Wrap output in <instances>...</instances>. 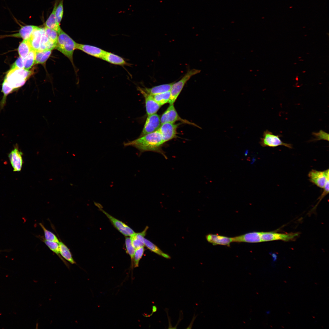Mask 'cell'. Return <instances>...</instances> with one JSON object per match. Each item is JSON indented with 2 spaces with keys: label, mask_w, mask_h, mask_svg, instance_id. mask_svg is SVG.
<instances>
[{
  "label": "cell",
  "mask_w": 329,
  "mask_h": 329,
  "mask_svg": "<svg viewBox=\"0 0 329 329\" xmlns=\"http://www.w3.org/2000/svg\"><path fill=\"white\" fill-rule=\"evenodd\" d=\"M164 143L161 136L157 130L139 137L133 140L125 142L123 144L125 147H133L141 153L147 151L157 152L161 154L167 159V156L161 149Z\"/></svg>",
  "instance_id": "cell-1"
},
{
  "label": "cell",
  "mask_w": 329,
  "mask_h": 329,
  "mask_svg": "<svg viewBox=\"0 0 329 329\" xmlns=\"http://www.w3.org/2000/svg\"><path fill=\"white\" fill-rule=\"evenodd\" d=\"M33 73V71L24 69H11L5 79L15 90L23 86Z\"/></svg>",
  "instance_id": "cell-2"
},
{
  "label": "cell",
  "mask_w": 329,
  "mask_h": 329,
  "mask_svg": "<svg viewBox=\"0 0 329 329\" xmlns=\"http://www.w3.org/2000/svg\"><path fill=\"white\" fill-rule=\"evenodd\" d=\"M77 43L62 30L58 34L55 48L73 63V54Z\"/></svg>",
  "instance_id": "cell-3"
},
{
  "label": "cell",
  "mask_w": 329,
  "mask_h": 329,
  "mask_svg": "<svg viewBox=\"0 0 329 329\" xmlns=\"http://www.w3.org/2000/svg\"><path fill=\"white\" fill-rule=\"evenodd\" d=\"M201 70L193 69L188 70L182 77L177 82H174L171 90V96L168 103L174 104L186 83L193 76L199 73Z\"/></svg>",
  "instance_id": "cell-4"
},
{
  "label": "cell",
  "mask_w": 329,
  "mask_h": 329,
  "mask_svg": "<svg viewBox=\"0 0 329 329\" xmlns=\"http://www.w3.org/2000/svg\"><path fill=\"white\" fill-rule=\"evenodd\" d=\"M280 136L273 134L267 130L264 132L263 137L260 138V144L263 147H274L283 146L289 148H292L291 144L283 142L280 138Z\"/></svg>",
  "instance_id": "cell-5"
},
{
  "label": "cell",
  "mask_w": 329,
  "mask_h": 329,
  "mask_svg": "<svg viewBox=\"0 0 329 329\" xmlns=\"http://www.w3.org/2000/svg\"><path fill=\"white\" fill-rule=\"evenodd\" d=\"M299 234L298 232L283 233L273 232H260V237L262 242L275 240L289 241L295 240Z\"/></svg>",
  "instance_id": "cell-6"
},
{
  "label": "cell",
  "mask_w": 329,
  "mask_h": 329,
  "mask_svg": "<svg viewBox=\"0 0 329 329\" xmlns=\"http://www.w3.org/2000/svg\"><path fill=\"white\" fill-rule=\"evenodd\" d=\"M95 204L108 218L114 226L125 236H131L135 232L129 226L120 220L116 218L104 211L99 203H95Z\"/></svg>",
  "instance_id": "cell-7"
},
{
  "label": "cell",
  "mask_w": 329,
  "mask_h": 329,
  "mask_svg": "<svg viewBox=\"0 0 329 329\" xmlns=\"http://www.w3.org/2000/svg\"><path fill=\"white\" fill-rule=\"evenodd\" d=\"M160 121L161 124L167 122L174 123L176 121H180L183 123L191 125L200 128L194 123L182 119L178 114L174 104H170L161 115Z\"/></svg>",
  "instance_id": "cell-8"
},
{
  "label": "cell",
  "mask_w": 329,
  "mask_h": 329,
  "mask_svg": "<svg viewBox=\"0 0 329 329\" xmlns=\"http://www.w3.org/2000/svg\"><path fill=\"white\" fill-rule=\"evenodd\" d=\"M310 181L317 187L323 189L327 179H329L328 169L323 171L311 170L308 174Z\"/></svg>",
  "instance_id": "cell-9"
},
{
  "label": "cell",
  "mask_w": 329,
  "mask_h": 329,
  "mask_svg": "<svg viewBox=\"0 0 329 329\" xmlns=\"http://www.w3.org/2000/svg\"><path fill=\"white\" fill-rule=\"evenodd\" d=\"M140 137L157 130L161 125L159 116L155 113L147 115Z\"/></svg>",
  "instance_id": "cell-10"
},
{
  "label": "cell",
  "mask_w": 329,
  "mask_h": 329,
  "mask_svg": "<svg viewBox=\"0 0 329 329\" xmlns=\"http://www.w3.org/2000/svg\"><path fill=\"white\" fill-rule=\"evenodd\" d=\"M179 125V124L170 122L161 124L158 130L164 143L176 137L177 129Z\"/></svg>",
  "instance_id": "cell-11"
},
{
  "label": "cell",
  "mask_w": 329,
  "mask_h": 329,
  "mask_svg": "<svg viewBox=\"0 0 329 329\" xmlns=\"http://www.w3.org/2000/svg\"><path fill=\"white\" fill-rule=\"evenodd\" d=\"M137 88L144 97L146 111L147 115L156 113L161 106L155 101L153 95L147 93L140 87H138Z\"/></svg>",
  "instance_id": "cell-12"
},
{
  "label": "cell",
  "mask_w": 329,
  "mask_h": 329,
  "mask_svg": "<svg viewBox=\"0 0 329 329\" xmlns=\"http://www.w3.org/2000/svg\"><path fill=\"white\" fill-rule=\"evenodd\" d=\"M23 153L16 147L15 148L9 153L8 157L14 172L21 171L23 165Z\"/></svg>",
  "instance_id": "cell-13"
},
{
  "label": "cell",
  "mask_w": 329,
  "mask_h": 329,
  "mask_svg": "<svg viewBox=\"0 0 329 329\" xmlns=\"http://www.w3.org/2000/svg\"><path fill=\"white\" fill-rule=\"evenodd\" d=\"M232 242L257 243L262 242L260 232H253L232 238Z\"/></svg>",
  "instance_id": "cell-14"
},
{
  "label": "cell",
  "mask_w": 329,
  "mask_h": 329,
  "mask_svg": "<svg viewBox=\"0 0 329 329\" xmlns=\"http://www.w3.org/2000/svg\"><path fill=\"white\" fill-rule=\"evenodd\" d=\"M76 49L81 50L91 56L100 59H101L105 51L96 46L77 43Z\"/></svg>",
  "instance_id": "cell-15"
},
{
  "label": "cell",
  "mask_w": 329,
  "mask_h": 329,
  "mask_svg": "<svg viewBox=\"0 0 329 329\" xmlns=\"http://www.w3.org/2000/svg\"><path fill=\"white\" fill-rule=\"evenodd\" d=\"M207 241L214 245H221L229 246L232 242V238L219 235L218 234H208L206 235Z\"/></svg>",
  "instance_id": "cell-16"
},
{
  "label": "cell",
  "mask_w": 329,
  "mask_h": 329,
  "mask_svg": "<svg viewBox=\"0 0 329 329\" xmlns=\"http://www.w3.org/2000/svg\"><path fill=\"white\" fill-rule=\"evenodd\" d=\"M44 29V28L37 26L29 39L32 49L35 51L39 50L41 35Z\"/></svg>",
  "instance_id": "cell-17"
},
{
  "label": "cell",
  "mask_w": 329,
  "mask_h": 329,
  "mask_svg": "<svg viewBox=\"0 0 329 329\" xmlns=\"http://www.w3.org/2000/svg\"><path fill=\"white\" fill-rule=\"evenodd\" d=\"M101 59L114 65H128V63L122 58L117 55L106 51Z\"/></svg>",
  "instance_id": "cell-18"
},
{
  "label": "cell",
  "mask_w": 329,
  "mask_h": 329,
  "mask_svg": "<svg viewBox=\"0 0 329 329\" xmlns=\"http://www.w3.org/2000/svg\"><path fill=\"white\" fill-rule=\"evenodd\" d=\"M148 228V227L146 226L142 232L138 233L135 232L130 236L132 244L135 249L145 246L144 236L146 234Z\"/></svg>",
  "instance_id": "cell-19"
},
{
  "label": "cell",
  "mask_w": 329,
  "mask_h": 329,
  "mask_svg": "<svg viewBox=\"0 0 329 329\" xmlns=\"http://www.w3.org/2000/svg\"><path fill=\"white\" fill-rule=\"evenodd\" d=\"M37 27L36 26L32 25L22 26L18 32L9 36L21 38L23 40H29L33 31Z\"/></svg>",
  "instance_id": "cell-20"
},
{
  "label": "cell",
  "mask_w": 329,
  "mask_h": 329,
  "mask_svg": "<svg viewBox=\"0 0 329 329\" xmlns=\"http://www.w3.org/2000/svg\"><path fill=\"white\" fill-rule=\"evenodd\" d=\"M174 82L163 84L154 86L152 87L142 88V89L147 93L152 95L170 91Z\"/></svg>",
  "instance_id": "cell-21"
},
{
  "label": "cell",
  "mask_w": 329,
  "mask_h": 329,
  "mask_svg": "<svg viewBox=\"0 0 329 329\" xmlns=\"http://www.w3.org/2000/svg\"><path fill=\"white\" fill-rule=\"evenodd\" d=\"M57 5V2H56L52 12L46 21L45 27L55 30L58 34L62 30L59 26V24L57 22L56 17L55 13Z\"/></svg>",
  "instance_id": "cell-22"
},
{
  "label": "cell",
  "mask_w": 329,
  "mask_h": 329,
  "mask_svg": "<svg viewBox=\"0 0 329 329\" xmlns=\"http://www.w3.org/2000/svg\"><path fill=\"white\" fill-rule=\"evenodd\" d=\"M61 255L71 264H76L69 249L63 242L60 241L58 243Z\"/></svg>",
  "instance_id": "cell-23"
},
{
  "label": "cell",
  "mask_w": 329,
  "mask_h": 329,
  "mask_svg": "<svg viewBox=\"0 0 329 329\" xmlns=\"http://www.w3.org/2000/svg\"><path fill=\"white\" fill-rule=\"evenodd\" d=\"M42 241L50 250L57 255L66 266L69 269L70 268L69 264L64 259L60 254L58 243L55 242L47 240L44 239Z\"/></svg>",
  "instance_id": "cell-24"
},
{
  "label": "cell",
  "mask_w": 329,
  "mask_h": 329,
  "mask_svg": "<svg viewBox=\"0 0 329 329\" xmlns=\"http://www.w3.org/2000/svg\"><path fill=\"white\" fill-rule=\"evenodd\" d=\"M144 246L151 251L165 258H171L169 255L164 253L157 246L149 240L144 238Z\"/></svg>",
  "instance_id": "cell-25"
},
{
  "label": "cell",
  "mask_w": 329,
  "mask_h": 329,
  "mask_svg": "<svg viewBox=\"0 0 329 329\" xmlns=\"http://www.w3.org/2000/svg\"><path fill=\"white\" fill-rule=\"evenodd\" d=\"M32 49L29 40H23L20 44L18 51L20 57L24 59Z\"/></svg>",
  "instance_id": "cell-26"
},
{
  "label": "cell",
  "mask_w": 329,
  "mask_h": 329,
  "mask_svg": "<svg viewBox=\"0 0 329 329\" xmlns=\"http://www.w3.org/2000/svg\"><path fill=\"white\" fill-rule=\"evenodd\" d=\"M14 90L12 88L4 79L2 83V91L3 93V96L0 103V108L2 109L5 104L7 96L12 93Z\"/></svg>",
  "instance_id": "cell-27"
},
{
  "label": "cell",
  "mask_w": 329,
  "mask_h": 329,
  "mask_svg": "<svg viewBox=\"0 0 329 329\" xmlns=\"http://www.w3.org/2000/svg\"><path fill=\"white\" fill-rule=\"evenodd\" d=\"M51 53V50L36 51L35 63H44L49 57Z\"/></svg>",
  "instance_id": "cell-28"
},
{
  "label": "cell",
  "mask_w": 329,
  "mask_h": 329,
  "mask_svg": "<svg viewBox=\"0 0 329 329\" xmlns=\"http://www.w3.org/2000/svg\"><path fill=\"white\" fill-rule=\"evenodd\" d=\"M171 96L170 91L153 95L155 101L159 105L162 106L168 103Z\"/></svg>",
  "instance_id": "cell-29"
},
{
  "label": "cell",
  "mask_w": 329,
  "mask_h": 329,
  "mask_svg": "<svg viewBox=\"0 0 329 329\" xmlns=\"http://www.w3.org/2000/svg\"><path fill=\"white\" fill-rule=\"evenodd\" d=\"M35 52L32 49L27 56L23 59L24 69L29 70L33 65L35 62Z\"/></svg>",
  "instance_id": "cell-30"
},
{
  "label": "cell",
  "mask_w": 329,
  "mask_h": 329,
  "mask_svg": "<svg viewBox=\"0 0 329 329\" xmlns=\"http://www.w3.org/2000/svg\"><path fill=\"white\" fill-rule=\"evenodd\" d=\"M126 252L130 256L132 262V267H133V260L135 249L133 246L130 237H126L125 241Z\"/></svg>",
  "instance_id": "cell-31"
},
{
  "label": "cell",
  "mask_w": 329,
  "mask_h": 329,
  "mask_svg": "<svg viewBox=\"0 0 329 329\" xmlns=\"http://www.w3.org/2000/svg\"><path fill=\"white\" fill-rule=\"evenodd\" d=\"M144 251V247L135 249L133 260V267L134 268L139 267L140 261L143 255Z\"/></svg>",
  "instance_id": "cell-32"
},
{
  "label": "cell",
  "mask_w": 329,
  "mask_h": 329,
  "mask_svg": "<svg viewBox=\"0 0 329 329\" xmlns=\"http://www.w3.org/2000/svg\"><path fill=\"white\" fill-rule=\"evenodd\" d=\"M39 225L44 231L46 240L59 243V241L58 239L54 233L46 229L42 223H40Z\"/></svg>",
  "instance_id": "cell-33"
},
{
  "label": "cell",
  "mask_w": 329,
  "mask_h": 329,
  "mask_svg": "<svg viewBox=\"0 0 329 329\" xmlns=\"http://www.w3.org/2000/svg\"><path fill=\"white\" fill-rule=\"evenodd\" d=\"M312 135L315 137L312 141H316L320 140H325L329 141V134L322 130H320L319 132H313Z\"/></svg>",
  "instance_id": "cell-34"
},
{
  "label": "cell",
  "mask_w": 329,
  "mask_h": 329,
  "mask_svg": "<svg viewBox=\"0 0 329 329\" xmlns=\"http://www.w3.org/2000/svg\"><path fill=\"white\" fill-rule=\"evenodd\" d=\"M55 16L58 23L59 24L63 14V0H61L55 10Z\"/></svg>",
  "instance_id": "cell-35"
},
{
  "label": "cell",
  "mask_w": 329,
  "mask_h": 329,
  "mask_svg": "<svg viewBox=\"0 0 329 329\" xmlns=\"http://www.w3.org/2000/svg\"><path fill=\"white\" fill-rule=\"evenodd\" d=\"M44 28L45 33L48 38L56 43L58 36V32L53 29L46 27Z\"/></svg>",
  "instance_id": "cell-36"
},
{
  "label": "cell",
  "mask_w": 329,
  "mask_h": 329,
  "mask_svg": "<svg viewBox=\"0 0 329 329\" xmlns=\"http://www.w3.org/2000/svg\"><path fill=\"white\" fill-rule=\"evenodd\" d=\"M24 69L23 59L19 57L12 65L11 69Z\"/></svg>",
  "instance_id": "cell-37"
},
{
  "label": "cell",
  "mask_w": 329,
  "mask_h": 329,
  "mask_svg": "<svg viewBox=\"0 0 329 329\" xmlns=\"http://www.w3.org/2000/svg\"><path fill=\"white\" fill-rule=\"evenodd\" d=\"M266 313L267 314H268L270 313V312L269 311H267Z\"/></svg>",
  "instance_id": "cell-38"
}]
</instances>
